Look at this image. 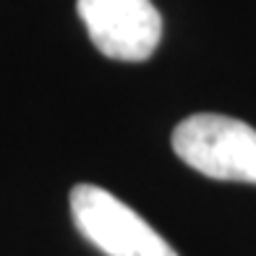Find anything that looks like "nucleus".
<instances>
[{
    "label": "nucleus",
    "instance_id": "nucleus-1",
    "mask_svg": "<svg viewBox=\"0 0 256 256\" xmlns=\"http://www.w3.org/2000/svg\"><path fill=\"white\" fill-rule=\"evenodd\" d=\"M172 152L206 178L256 183V128L238 118L188 115L172 131Z\"/></svg>",
    "mask_w": 256,
    "mask_h": 256
},
{
    "label": "nucleus",
    "instance_id": "nucleus-2",
    "mask_svg": "<svg viewBox=\"0 0 256 256\" xmlns=\"http://www.w3.org/2000/svg\"><path fill=\"white\" fill-rule=\"evenodd\" d=\"M71 214L81 236L108 256H178L144 217L94 183L71 188Z\"/></svg>",
    "mask_w": 256,
    "mask_h": 256
},
{
    "label": "nucleus",
    "instance_id": "nucleus-3",
    "mask_svg": "<svg viewBox=\"0 0 256 256\" xmlns=\"http://www.w3.org/2000/svg\"><path fill=\"white\" fill-rule=\"evenodd\" d=\"M76 8L94 48L112 60H146L162 40L152 0H76Z\"/></svg>",
    "mask_w": 256,
    "mask_h": 256
}]
</instances>
